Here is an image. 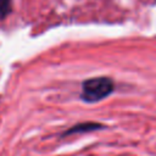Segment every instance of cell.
Here are the masks:
<instances>
[{
    "mask_svg": "<svg viewBox=\"0 0 156 156\" xmlns=\"http://www.w3.org/2000/svg\"><path fill=\"white\" fill-rule=\"evenodd\" d=\"M115 89L113 80L108 77H95L83 82L80 98L85 102H96L107 98Z\"/></svg>",
    "mask_w": 156,
    "mask_h": 156,
    "instance_id": "cell-1",
    "label": "cell"
},
{
    "mask_svg": "<svg viewBox=\"0 0 156 156\" xmlns=\"http://www.w3.org/2000/svg\"><path fill=\"white\" fill-rule=\"evenodd\" d=\"M104 124L96 123V122H83V123H78L74 124L72 128L67 129L62 135L67 136V135H72V134H78V133H88V132H93V130H98L104 128Z\"/></svg>",
    "mask_w": 156,
    "mask_h": 156,
    "instance_id": "cell-2",
    "label": "cell"
},
{
    "mask_svg": "<svg viewBox=\"0 0 156 156\" xmlns=\"http://www.w3.org/2000/svg\"><path fill=\"white\" fill-rule=\"evenodd\" d=\"M11 9V0H0V18L7 16Z\"/></svg>",
    "mask_w": 156,
    "mask_h": 156,
    "instance_id": "cell-3",
    "label": "cell"
}]
</instances>
